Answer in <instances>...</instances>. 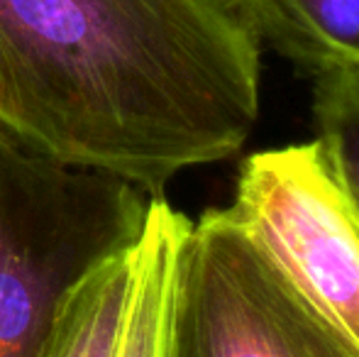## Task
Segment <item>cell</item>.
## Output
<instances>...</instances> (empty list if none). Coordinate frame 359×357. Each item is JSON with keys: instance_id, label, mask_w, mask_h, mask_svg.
I'll list each match as a JSON object with an SVG mask.
<instances>
[{"instance_id": "7", "label": "cell", "mask_w": 359, "mask_h": 357, "mask_svg": "<svg viewBox=\"0 0 359 357\" xmlns=\"http://www.w3.org/2000/svg\"><path fill=\"white\" fill-rule=\"evenodd\" d=\"M135 276V248L93 269L69 296L44 357H115Z\"/></svg>"}, {"instance_id": "6", "label": "cell", "mask_w": 359, "mask_h": 357, "mask_svg": "<svg viewBox=\"0 0 359 357\" xmlns=\"http://www.w3.org/2000/svg\"><path fill=\"white\" fill-rule=\"evenodd\" d=\"M191 220L164 196L149 198L135 245V276L115 357H166L176 260Z\"/></svg>"}, {"instance_id": "8", "label": "cell", "mask_w": 359, "mask_h": 357, "mask_svg": "<svg viewBox=\"0 0 359 357\" xmlns=\"http://www.w3.org/2000/svg\"><path fill=\"white\" fill-rule=\"evenodd\" d=\"M313 123L316 140L359 210V72L313 76Z\"/></svg>"}, {"instance_id": "1", "label": "cell", "mask_w": 359, "mask_h": 357, "mask_svg": "<svg viewBox=\"0 0 359 357\" xmlns=\"http://www.w3.org/2000/svg\"><path fill=\"white\" fill-rule=\"evenodd\" d=\"M259 79L240 0H0V130L149 198L240 152Z\"/></svg>"}, {"instance_id": "4", "label": "cell", "mask_w": 359, "mask_h": 357, "mask_svg": "<svg viewBox=\"0 0 359 357\" xmlns=\"http://www.w3.org/2000/svg\"><path fill=\"white\" fill-rule=\"evenodd\" d=\"M296 289L359 345V210L318 140L252 152L227 206Z\"/></svg>"}, {"instance_id": "3", "label": "cell", "mask_w": 359, "mask_h": 357, "mask_svg": "<svg viewBox=\"0 0 359 357\" xmlns=\"http://www.w3.org/2000/svg\"><path fill=\"white\" fill-rule=\"evenodd\" d=\"M166 357H359L227 208L191 220L176 260Z\"/></svg>"}, {"instance_id": "5", "label": "cell", "mask_w": 359, "mask_h": 357, "mask_svg": "<svg viewBox=\"0 0 359 357\" xmlns=\"http://www.w3.org/2000/svg\"><path fill=\"white\" fill-rule=\"evenodd\" d=\"M262 47L311 76L359 72V0H240Z\"/></svg>"}, {"instance_id": "2", "label": "cell", "mask_w": 359, "mask_h": 357, "mask_svg": "<svg viewBox=\"0 0 359 357\" xmlns=\"http://www.w3.org/2000/svg\"><path fill=\"white\" fill-rule=\"evenodd\" d=\"M149 196L0 130V357H44L74 289L142 235Z\"/></svg>"}]
</instances>
